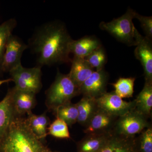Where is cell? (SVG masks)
Here are the masks:
<instances>
[{"instance_id":"6da1fadb","label":"cell","mask_w":152,"mask_h":152,"mask_svg":"<svg viewBox=\"0 0 152 152\" xmlns=\"http://www.w3.org/2000/svg\"><path fill=\"white\" fill-rule=\"evenodd\" d=\"M61 22L51 21L36 29L29 45L38 66H50L71 62L70 45L72 40Z\"/></svg>"},{"instance_id":"7a4b0ae2","label":"cell","mask_w":152,"mask_h":152,"mask_svg":"<svg viewBox=\"0 0 152 152\" xmlns=\"http://www.w3.org/2000/svg\"><path fill=\"white\" fill-rule=\"evenodd\" d=\"M50 150L30 129L24 117L15 118L0 139V152H48Z\"/></svg>"},{"instance_id":"3957f363","label":"cell","mask_w":152,"mask_h":152,"mask_svg":"<svg viewBox=\"0 0 152 152\" xmlns=\"http://www.w3.org/2000/svg\"><path fill=\"white\" fill-rule=\"evenodd\" d=\"M79 94V87L69 74H63L58 70L54 81L46 91L45 105L48 111L53 113Z\"/></svg>"},{"instance_id":"277c9868","label":"cell","mask_w":152,"mask_h":152,"mask_svg":"<svg viewBox=\"0 0 152 152\" xmlns=\"http://www.w3.org/2000/svg\"><path fill=\"white\" fill-rule=\"evenodd\" d=\"M136 12L129 9L126 13L110 22H102L101 29L108 32L120 42L128 46H136L134 31L136 28L133 23Z\"/></svg>"},{"instance_id":"5b68a950","label":"cell","mask_w":152,"mask_h":152,"mask_svg":"<svg viewBox=\"0 0 152 152\" xmlns=\"http://www.w3.org/2000/svg\"><path fill=\"white\" fill-rule=\"evenodd\" d=\"M42 67L37 66L31 68H25L20 65L11 70L9 73L15 83L16 89L29 92L37 94L42 88Z\"/></svg>"},{"instance_id":"8992f818","label":"cell","mask_w":152,"mask_h":152,"mask_svg":"<svg viewBox=\"0 0 152 152\" xmlns=\"http://www.w3.org/2000/svg\"><path fill=\"white\" fill-rule=\"evenodd\" d=\"M148 118L135 109L119 117L113 132L126 137H134L152 125Z\"/></svg>"},{"instance_id":"52a82bcc","label":"cell","mask_w":152,"mask_h":152,"mask_svg":"<svg viewBox=\"0 0 152 152\" xmlns=\"http://www.w3.org/2000/svg\"><path fill=\"white\" fill-rule=\"evenodd\" d=\"M98 107L115 116L119 117L135 109V101L126 102L115 91L106 92L96 99Z\"/></svg>"},{"instance_id":"ba28073f","label":"cell","mask_w":152,"mask_h":152,"mask_svg":"<svg viewBox=\"0 0 152 152\" xmlns=\"http://www.w3.org/2000/svg\"><path fill=\"white\" fill-rule=\"evenodd\" d=\"M136 58L140 61L143 68L145 83H152V46L151 40L142 36L135 29Z\"/></svg>"},{"instance_id":"9c48e42d","label":"cell","mask_w":152,"mask_h":152,"mask_svg":"<svg viewBox=\"0 0 152 152\" xmlns=\"http://www.w3.org/2000/svg\"><path fill=\"white\" fill-rule=\"evenodd\" d=\"M28 48V45L25 43L21 39L12 35L6 46L1 66V72H9L14 68L22 64V55Z\"/></svg>"},{"instance_id":"30bf717a","label":"cell","mask_w":152,"mask_h":152,"mask_svg":"<svg viewBox=\"0 0 152 152\" xmlns=\"http://www.w3.org/2000/svg\"><path fill=\"white\" fill-rule=\"evenodd\" d=\"M109 75L104 70L95 71L79 88L80 94L96 99L107 92Z\"/></svg>"},{"instance_id":"8fae6325","label":"cell","mask_w":152,"mask_h":152,"mask_svg":"<svg viewBox=\"0 0 152 152\" xmlns=\"http://www.w3.org/2000/svg\"><path fill=\"white\" fill-rule=\"evenodd\" d=\"M118 117L110 115L98 108L91 118L85 127L84 132L87 134H110L113 133Z\"/></svg>"},{"instance_id":"7c38bea8","label":"cell","mask_w":152,"mask_h":152,"mask_svg":"<svg viewBox=\"0 0 152 152\" xmlns=\"http://www.w3.org/2000/svg\"><path fill=\"white\" fill-rule=\"evenodd\" d=\"M12 101L15 113L18 117L30 113L37 105L35 94L12 88Z\"/></svg>"},{"instance_id":"4fadbf2b","label":"cell","mask_w":152,"mask_h":152,"mask_svg":"<svg viewBox=\"0 0 152 152\" xmlns=\"http://www.w3.org/2000/svg\"><path fill=\"white\" fill-rule=\"evenodd\" d=\"M136 138L112 133L99 152H137Z\"/></svg>"},{"instance_id":"5bb4252c","label":"cell","mask_w":152,"mask_h":152,"mask_svg":"<svg viewBox=\"0 0 152 152\" xmlns=\"http://www.w3.org/2000/svg\"><path fill=\"white\" fill-rule=\"evenodd\" d=\"M12 94V88L0 102V139L5 134L13 120L18 117L14 110Z\"/></svg>"},{"instance_id":"9a60e30c","label":"cell","mask_w":152,"mask_h":152,"mask_svg":"<svg viewBox=\"0 0 152 152\" xmlns=\"http://www.w3.org/2000/svg\"><path fill=\"white\" fill-rule=\"evenodd\" d=\"M101 46V43L96 38L86 36L76 40L73 39L70 45V51L74 57L85 58Z\"/></svg>"},{"instance_id":"2e32d148","label":"cell","mask_w":152,"mask_h":152,"mask_svg":"<svg viewBox=\"0 0 152 152\" xmlns=\"http://www.w3.org/2000/svg\"><path fill=\"white\" fill-rule=\"evenodd\" d=\"M72 66L69 75L80 88L95 70L85 58L74 57L71 61Z\"/></svg>"},{"instance_id":"e0dca14e","label":"cell","mask_w":152,"mask_h":152,"mask_svg":"<svg viewBox=\"0 0 152 152\" xmlns=\"http://www.w3.org/2000/svg\"><path fill=\"white\" fill-rule=\"evenodd\" d=\"M27 115L26 119L30 129L38 138L43 140L48 135V128L51 124L47 112L39 115L31 112Z\"/></svg>"},{"instance_id":"ac0fdd59","label":"cell","mask_w":152,"mask_h":152,"mask_svg":"<svg viewBox=\"0 0 152 152\" xmlns=\"http://www.w3.org/2000/svg\"><path fill=\"white\" fill-rule=\"evenodd\" d=\"M112 133L87 134L78 142L77 152H99Z\"/></svg>"},{"instance_id":"d6986e66","label":"cell","mask_w":152,"mask_h":152,"mask_svg":"<svg viewBox=\"0 0 152 152\" xmlns=\"http://www.w3.org/2000/svg\"><path fill=\"white\" fill-rule=\"evenodd\" d=\"M76 105L78 112L77 122L85 127L98 110L96 99L83 96Z\"/></svg>"},{"instance_id":"ffe728a7","label":"cell","mask_w":152,"mask_h":152,"mask_svg":"<svg viewBox=\"0 0 152 152\" xmlns=\"http://www.w3.org/2000/svg\"><path fill=\"white\" fill-rule=\"evenodd\" d=\"M135 110L147 118L151 115L152 83H145L144 86L135 99Z\"/></svg>"},{"instance_id":"44dd1931","label":"cell","mask_w":152,"mask_h":152,"mask_svg":"<svg viewBox=\"0 0 152 152\" xmlns=\"http://www.w3.org/2000/svg\"><path fill=\"white\" fill-rule=\"evenodd\" d=\"M56 118L63 120L68 126H72L77 122L78 112L76 104L72 102L61 106L54 112Z\"/></svg>"},{"instance_id":"7402d4cb","label":"cell","mask_w":152,"mask_h":152,"mask_svg":"<svg viewBox=\"0 0 152 152\" xmlns=\"http://www.w3.org/2000/svg\"><path fill=\"white\" fill-rule=\"evenodd\" d=\"M17 25V21L13 18L7 20L0 25V71L6 46Z\"/></svg>"},{"instance_id":"603a6c76","label":"cell","mask_w":152,"mask_h":152,"mask_svg":"<svg viewBox=\"0 0 152 152\" xmlns=\"http://www.w3.org/2000/svg\"><path fill=\"white\" fill-rule=\"evenodd\" d=\"M135 78L134 77L120 78L116 82L112 84L115 88V93L120 97H132L134 93Z\"/></svg>"},{"instance_id":"cb8c5ba5","label":"cell","mask_w":152,"mask_h":152,"mask_svg":"<svg viewBox=\"0 0 152 152\" xmlns=\"http://www.w3.org/2000/svg\"><path fill=\"white\" fill-rule=\"evenodd\" d=\"M48 135L58 139H68L71 138L67 124L63 120L57 118L49 126Z\"/></svg>"},{"instance_id":"d4e9b609","label":"cell","mask_w":152,"mask_h":152,"mask_svg":"<svg viewBox=\"0 0 152 152\" xmlns=\"http://www.w3.org/2000/svg\"><path fill=\"white\" fill-rule=\"evenodd\" d=\"M85 59L97 71L103 69L107 60L105 52L102 46L93 51Z\"/></svg>"},{"instance_id":"484cf974","label":"cell","mask_w":152,"mask_h":152,"mask_svg":"<svg viewBox=\"0 0 152 152\" xmlns=\"http://www.w3.org/2000/svg\"><path fill=\"white\" fill-rule=\"evenodd\" d=\"M137 145H139L140 152H152V127L147 128L136 138Z\"/></svg>"},{"instance_id":"4316f807","label":"cell","mask_w":152,"mask_h":152,"mask_svg":"<svg viewBox=\"0 0 152 152\" xmlns=\"http://www.w3.org/2000/svg\"><path fill=\"white\" fill-rule=\"evenodd\" d=\"M134 18H137L140 23L143 29L146 37L152 40V17L144 16L137 13H135Z\"/></svg>"},{"instance_id":"83f0119b","label":"cell","mask_w":152,"mask_h":152,"mask_svg":"<svg viewBox=\"0 0 152 152\" xmlns=\"http://www.w3.org/2000/svg\"><path fill=\"white\" fill-rule=\"evenodd\" d=\"M10 82H13L12 80L10 78L5 79V80H0V86L6 83H10Z\"/></svg>"},{"instance_id":"f1b7e54d","label":"cell","mask_w":152,"mask_h":152,"mask_svg":"<svg viewBox=\"0 0 152 152\" xmlns=\"http://www.w3.org/2000/svg\"><path fill=\"white\" fill-rule=\"evenodd\" d=\"M48 152H56V151H49Z\"/></svg>"}]
</instances>
